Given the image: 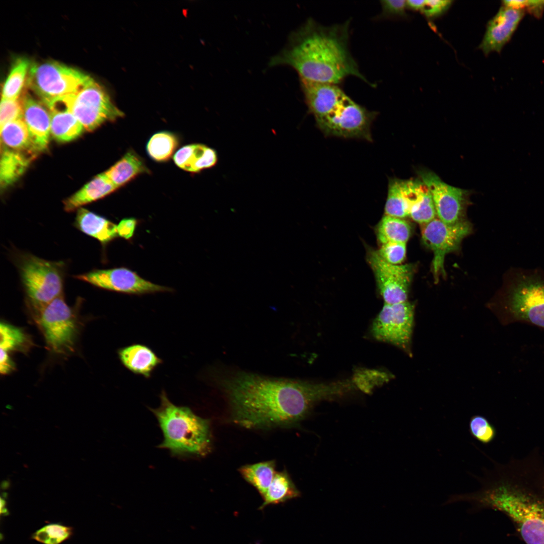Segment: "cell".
<instances>
[{
    "mask_svg": "<svg viewBox=\"0 0 544 544\" xmlns=\"http://www.w3.org/2000/svg\"><path fill=\"white\" fill-rule=\"evenodd\" d=\"M232 421L249 429L290 428L309 414L314 404L355 390L351 378L330 383L264 377L237 372L221 379Z\"/></svg>",
    "mask_w": 544,
    "mask_h": 544,
    "instance_id": "6da1fadb",
    "label": "cell"
},
{
    "mask_svg": "<svg viewBox=\"0 0 544 544\" xmlns=\"http://www.w3.org/2000/svg\"><path fill=\"white\" fill-rule=\"evenodd\" d=\"M470 501L474 511L491 509L511 520L526 544H544V462L510 460L488 472Z\"/></svg>",
    "mask_w": 544,
    "mask_h": 544,
    "instance_id": "7a4b0ae2",
    "label": "cell"
},
{
    "mask_svg": "<svg viewBox=\"0 0 544 544\" xmlns=\"http://www.w3.org/2000/svg\"><path fill=\"white\" fill-rule=\"evenodd\" d=\"M350 20L323 26L310 18L292 32L286 46L269 66L288 65L300 79L338 84L353 76L371 84L359 71L349 47Z\"/></svg>",
    "mask_w": 544,
    "mask_h": 544,
    "instance_id": "3957f363",
    "label": "cell"
},
{
    "mask_svg": "<svg viewBox=\"0 0 544 544\" xmlns=\"http://www.w3.org/2000/svg\"><path fill=\"white\" fill-rule=\"evenodd\" d=\"M160 399L159 406L150 409L163 435L159 447L174 455H207L211 448L209 420L197 416L187 406L175 405L163 390Z\"/></svg>",
    "mask_w": 544,
    "mask_h": 544,
    "instance_id": "277c9868",
    "label": "cell"
},
{
    "mask_svg": "<svg viewBox=\"0 0 544 544\" xmlns=\"http://www.w3.org/2000/svg\"><path fill=\"white\" fill-rule=\"evenodd\" d=\"M18 268L27 303L35 313L63 294L65 264L26 252L16 253Z\"/></svg>",
    "mask_w": 544,
    "mask_h": 544,
    "instance_id": "5b68a950",
    "label": "cell"
},
{
    "mask_svg": "<svg viewBox=\"0 0 544 544\" xmlns=\"http://www.w3.org/2000/svg\"><path fill=\"white\" fill-rule=\"evenodd\" d=\"M91 79L77 69L50 61L31 64L26 83L45 103L76 93Z\"/></svg>",
    "mask_w": 544,
    "mask_h": 544,
    "instance_id": "8992f818",
    "label": "cell"
},
{
    "mask_svg": "<svg viewBox=\"0 0 544 544\" xmlns=\"http://www.w3.org/2000/svg\"><path fill=\"white\" fill-rule=\"evenodd\" d=\"M35 314L50 351L59 355L74 351L79 331L77 309L66 304L63 294Z\"/></svg>",
    "mask_w": 544,
    "mask_h": 544,
    "instance_id": "52a82bcc",
    "label": "cell"
},
{
    "mask_svg": "<svg viewBox=\"0 0 544 544\" xmlns=\"http://www.w3.org/2000/svg\"><path fill=\"white\" fill-rule=\"evenodd\" d=\"M500 318L504 323L525 322L544 329V280L518 278L505 298Z\"/></svg>",
    "mask_w": 544,
    "mask_h": 544,
    "instance_id": "ba28073f",
    "label": "cell"
},
{
    "mask_svg": "<svg viewBox=\"0 0 544 544\" xmlns=\"http://www.w3.org/2000/svg\"><path fill=\"white\" fill-rule=\"evenodd\" d=\"M376 113L368 111L346 94L325 116L316 120L326 135L371 141V124Z\"/></svg>",
    "mask_w": 544,
    "mask_h": 544,
    "instance_id": "9c48e42d",
    "label": "cell"
},
{
    "mask_svg": "<svg viewBox=\"0 0 544 544\" xmlns=\"http://www.w3.org/2000/svg\"><path fill=\"white\" fill-rule=\"evenodd\" d=\"M414 318L415 305L410 302L384 303L373 322L372 334L375 339L392 344L412 357Z\"/></svg>",
    "mask_w": 544,
    "mask_h": 544,
    "instance_id": "30bf717a",
    "label": "cell"
},
{
    "mask_svg": "<svg viewBox=\"0 0 544 544\" xmlns=\"http://www.w3.org/2000/svg\"><path fill=\"white\" fill-rule=\"evenodd\" d=\"M71 110L84 129L88 131L124 116L105 90L92 79L78 92L72 95Z\"/></svg>",
    "mask_w": 544,
    "mask_h": 544,
    "instance_id": "8fae6325",
    "label": "cell"
},
{
    "mask_svg": "<svg viewBox=\"0 0 544 544\" xmlns=\"http://www.w3.org/2000/svg\"><path fill=\"white\" fill-rule=\"evenodd\" d=\"M424 243L433 251L432 270L435 280L445 276L444 259L446 255L458 249L462 240L471 231V225L467 220L454 224H447L437 217L421 225Z\"/></svg>",
    "mask_w": 544,
    "mask_h": 544,
    "instance_id": "7c38bea8",
    "label": "cell"
},
{
    "mask_svg": "<svg viewBox=\"0 0 544 544\" xmlns=\"http://www.w3.org/2000/svg\"><path fill=\"white\" fill-rule=\"evenodd\" d=\"M367 260L384 303L407 301L414 266L411 264H390L383 259L377 251L373 250H368Z\"/></svg>",
    "mask_w": 544,
    "mask_h": 544,
    "instance_id": "4fadbf2b",
    "label": "cell"
},
{
    "mask_svg": "<svg viewBox=\"0 0 544 544\" xmlns=\"http://www.w3.org/2000/svg\"><path fill=\"white\" fill-rule=\"evenodd\" d=\"M418 174L431 192L439 220L450 225L465 220L468 191L447 184L432 171L419 170Z\"/></svg>",
    "mask_w": 544,
    "mask_h": 544,
    "instance_id": "5bb4252c",
    "label": "cell"
},
{
    "mask_svg": "<svg viewBox=\"0 0 544 544\" xmlns=\"http://www.w3.org/2000/svg\"><path fill=\"white\" fill-rule=\"evenodd\" d=\"M74 278L101 289L130 294L142 295L171 290L169 288L148 281L124 267L94 269L75 276Z\"/></svg>",
    "mask_w": 544,
    "mask_h": 544,
    "instance_id": "9a60e30c",
    "label": "cell"
},
{
    "mask_svg": "<svg viewBox=\"0 0 544 544\" xmlns=\"http://www.w3.org/2000/svg\"><path fill=\"white\" fill-rule=\"evenodd\" d=\"M525 14V11L504 6L488 22L486 31L479 48L487 55L500 53L511 39Z\"/></svg>",
    "mask_w": 544,
    "mask_h": 544,
    "instance_id": "2e32d148",
    "label": "cell"
},
{
    "mask_svg": "<svg viewBox=\"0 0 544 544\" xmlns=\"http://www.w3.org/2000/svg\"><path fill=\"white\" fill-rule=\"evenodd\" d=\"M23 117L27 126L34 149L37 153L47 148L51 134V116L48 109L28 92L22 97Z\"/></svg>",
    "mask_w": 544,
    "mask_h": 544,
    "instance_id": "e0dca14e",
    "label": "cell"
},
{
    "mask_svg": "<svg viewBox=\"0 0 544 544\" xmlns=\"http://www.w3.org/2000/svg\"><path fill=\"white\" fill-rule=\"evenodd\" d=\"M71 95L52 100L44 103L51 116V134L60 142L75 140L84 128L71 110Z\"/></svg>",
    "mask_w": 544,
    "mask_h": 544,
    "instance_id": "ac0fdd59",
    "label": "cell"
},
{
    "mask_svg": "<svg viewBox=\"0 0 544 544\" xmlns=\"http://www.w3.org/2000/svg\"><path fill=\"white\" fill-rule=\"evenodd\" d=\"M300 82L308 111L315 120L327 114L345 95L337 84L302 79Z\"/></svg>",
    "mask_w": 544,
    "mask_h": 544,
    "instance_id": "d6986e66",
    "label": "cell"
},
{
    "mask_svg": "<svg viewBox=\"0 0 544 544\" xmlns=\"http://www.w3.org/2000/svg\"><path fill=\"white\" fill-rule=\"evenodd\" d=\"M122 365L132 373L150 378L163 361L149 347L142 344H132L118 350Z\"/></svg>",
    "mask_w": 544,
    "mask_h": 544,
    "instance_id": "ffe728a7",
    "label": "cell"
},
{
    "mask_svg": "<svg viewBox=\"0 0 544 544\" xmlns=\"http://www.w3.org/2000/svg\"><path fill=\"white\" fill-rule=\"evenodd\" d=\"M175 164L180 168L197 173L215 166L218 161L215 150L201 144L183 146L173 156Z\"/></svg>",
    "mask_w": 544,
    "mask_h": 544,
    "instance_id": "44dd1931",
    "label": "cell"
},
{
    "mask_svg": "<svg viewBox=\"0 0 544 544\" xmlns=\"http://www.w3.org/2000/svg\"><path fill=\"white\" fill-rule=\"evenodd\" d=\"M74 226L103 246L118 236L116 225L83 208L78 209Z\"/></svg>",
    "mask_w": 544,
    "mask_h": 544,
    "instance_id": "7402d4cb",
    "label": "cell"
},
{
    "mask_svg": "<svg viewBox=\"0 0 544 544\" xmlns=\"http://www.w3.org/2000/svg\"><path fill=\"white\" fill-rule=\"evenodd\" d=\"M414 193L413 179H391L385 206V215L402 219L409 217Z\"/></svg>",
    "mask_w": 544,
    "mask_h": 544,
    "instance_id": "603a6c76",
    "label": "cell"
},
{
    "mask_svg": "<svg viewBox=\"0 0 544 544\" xmlns=\"http://www.w3.org/2000/svg\"><path fill=\"white\" fill-rule=\"evenodd\" d=\"M117 188L104 173L100 174L66 198L63 202L64 209L66 212H73L83 206L106 196Z\"/></svg>",
    "mask_w": 544,
    "mask_h": 544,
    "instance_id": "cb8c5ba5",
    "label": "cell"
},
{
    "mask_svg": "<svg viewBox=\"0 0 544 544\" xmlns=\"http://www.w3.org/2000/svg\"><path fill=\"white\" fill-rule=\"evenodd\" d=\"M148 172L149 170L141 157L134 151L130 150L104 174L115 186L119 188L138 175Z\"/></svg>",
    "mask_w": 544,
    "mask_h": 544,
    "instance_id": "d4e9b609",
    "label": "cell"
},
{
    "mask_svg": "<svg viewBox=\"0 0 544 544\" xmlns=\"http://www.w3.org/2000/svg\"><path fill=\"white\" fill-rule=\"evenodd\" d=\"M35 155L4 147L0 164V182L5 188L16 182L24 173Z\"/></svg>",
    "mask_w": 544,
    "mask_h": 544,
    "instance_id": "484cf974",
    "label": "cell"
},
{
    "mask_svg": "<svg viewBox=\"0 0 544 544\" xmlns=\"http://www.w3.org/2000/svg\"><path fill=\"white\" fill-rule=\"evenodd\" d=\"M1 136L4 148L35 155L37 154L23 117L5 124L1 128Z\"/></svg>",
    "mask_w": 544,
    "mask_h": 544,
    "instance_id": "4316f807",
    "label": "cell"
},
{
    "mask_svg": "<svg viewBox=\"0 0 544 544\" xmlns=\"http://www.w3.org/2000/svg\"><path fill=\"white\" fill-rule=\"evenodd\" d=\"M300 495L288 472L286 470L276 472L265 494L263 502L258 509L262 510L270 505L284 503Z\"/></svg>",
    "mask_w": 544,
    "mask_h": 544,
    "instance_id": "83f0119b",
    "label": "cell"
},
{
    "mask_svg": "<svg viewBox=\"0 0 544 544\" xmlns=\"http://www.w3.org/2000/svg\"><path fill=\"white\" fill-rule=\"evenodd\" d=\"M276 462L268 460L246 464L238 469L243 478L253 486L263 497L276 473Z\"/></svg>",
    "mask_w": 544,
    "mask_h": 544,
    "instance_id": "f1b7e54d",
    "label": "cell"
},
{
    "mask_svg": "<svg viewBox=\"0 0 544 544\" xmlns=\"http://www.w3.org/2000/svg\"><path fill=\"white\" fill-rule=\"evenodd\" d=\"M411 231V225L405 220L385 215L376 227V234L381 244L389 242L406 243Z\"/></svg>",
    "mask_w": 544,
    "mask_h": 544,
    "instance_id": "f546056e",
    "label": "cell"
},
{
    "mask_svg": "<svg viewBox=\"0 0 544 544\" xmlns=\"http://www.w3.org/2000/svg\"><path fill=\"white\" fill-rule=\"evenodd\" d=\"M419 187L416 197L410 209L409 217L422 225L436 218L437 215L428 188L422 181Z\"/></svg>",
    "mask_w": 544,
    "mask_h": 544,
    "instance_id": "4dcf8cb0",
    "label": "cell"
},
{
    "mask_svg": "<svg viewBox=\"0 0 544 544\" xmlns=\"http://www.w3.org/2000/svg\"><path fill=\"white\" fill-rule=\"evenodd\" d=\"M30 64L25 58L17 59L4 84L2 99H16L19 98L25 81L27 79Z\"/></svg>",
    "mask_w": 544,
    "mask_h": 544,
    "instance_id": "1f68e13d",
    "label": "cell"
},
{
    "mask_svg": "<svg viewBox=\"0 0 544 544\" xmlns=\"http://www.w3.org/2000/svg\"><path fill=\"white\" fill-rule=\"evenodd\" d=\"M179 143L177 137L168 131H161L154 134L147 145V151L150 157L157 162H165L173 155Z\"/></svg>",
    "mask_w": 544,
    "mask_h": 544,
    "instance_id": "d6a6232c",
    "label": "cell"
},
{
    "mask_svg": "<svg viewBox=\"0 0 544 544\" xmlns=\"http://www.w3.org/2000/svg\"><path fill=\"white\" fill-rule=\"evenodd\" d=\"M468 430L471 436L483 444L491 443L497 435L495 427L486 417L479 415L471 417Z\"/></svg>",
    "mask_w": 544,
    "mask_h": 544,
    "instance_id": "836d02e7",
    "label": "cell"
},
{
    "mask_svg": "<svg viewBox=\"0 0 544 544\" xmlns=\"http://www.w3.org/2000/svg\"><path fill=\"white\" fill-rule=\"evenodd\" d=\"M71 527L59 524L46 525L37 530L32 538L44 544H59L72 534Z\"/></svg>",
    "mask_w": 544,
    "mask_h": 544,
    "instance_id": "e575fe53",
    "label": "cell"
},
{
    "mask_svg": "<svg viewBox=\"0 0 544 544\" xmlns=\"http://www.w3.org/2000/svg\"><path fill=\"white\" fill-rule=\"evenodd\" d=\"M1 350L8 353L22 347L26 343L25 334L19 329L6 323L0 326Z\"/></svg>",
    "mask_w": 544,
    "mask_h": 544,
    "instance_id": "d590c367",
    "label": "cell"
},
{
    "mask_svg": "<svg viewBox=\"0 0 544 544\" xmlns=\"http://www.w3.org/2000/svg\"><path fill=\"white\" fill-rule=\"evenodd\" d=\"M406 244L386 243L381 244L380 248L376 251L378 255L386 262L392 264H401L406 256Z\"/></svg>",
    "mask_w": 544,
    "mask_h": 544,
    "instance_id": "8d00e7d4",
    "label": "cell"
},
{
    "mask_svg": "<svg viewBox=\"0 0 544 544\" xmlns=\"http://www.w3.org/2000/svg\"><path fill=\"white\" fill-rule=\"evenodd\" d=\"M21 98L16 99H2L0 107L1 128L6 123L23 117Z\"/></svg>",
    "mask_w": 544,
    "mask_h": 544,
    "instance_id": "74e56055",
    "label": "cell"
},
{
    "mask_svg": "<svg viewBox=\"0 0 544 544\" xmlns=\"http://www.w3.org/2000/svg\"><path fill=\"white\" fill-rule=\"evenodd\" d=\"M382 7L381 17L391 18L395 17H406L405 8L407 7L406 1L404 0H387L380 2Z\"/></svg>",
    "mask_w": 544,
    "mask_h": 544,
    "instance_id": "f35d334b",
    "label": "cell"
},
{
    "mask_svg": "<svg viewBox=\"0 0 544 544\" xmlns=\"http://www.w3.org/2000/svg\"><path fill=\"white\" fill-rule=\"evenodd\" d=\"M453 1L447 0H428L425 1L424 7L421 12L429 19L438 17L445 12L451 7Z\"/></svg>",
    "mask_w": 544,
    "mask_h": 544,
    "instance_id": "ab89813d",
    "label": "cell"
},
{
    "mask_svg": "<svg viewBox=\"0 0 544 544\" xmlns=\"http://www.w3.org/2000/svg\"><path fill=\"white\" fill-rule=\"evenodd\" d=\"M137 221L134 218L122 220L117 225L118 236L126 239L130 238L133 235Z\"/></svg>",
    "mask_w": 544,
    "mask_h": 544,
    "instance_id": "60d3db41",
    "label": "cell"
},
{
    "mask_svg": "<svg viewBox=\"0 0 544 544\" xmlns=\"http://www.w3.org/2000/svg\"><path fill=\"white\" fill-rule=\"evenodd\" d=\"M524 10L540 18L544 12V1H525Z\"/></svg>",
    "mask_w": 544,
    "mask_h": 544,
    "instance_id": "b9f144b4",
    "label": "cell"
},
{
    "mask_svg": "<svg viewBox=\"0 0 544 544\" xmlns=\"http://www.w3.org/2000/svg\"><path fill=\"white\" fill-rule=\"evenodd\" d=\"M14 368V365L8 353L1 350L0 371L2 374H7Z\"/></svg>",
    "mask_w": 544,
    "mask_h": 544,
    "instance_id": "7bdbcfd3",
    "label": "cell"
},
{
    "mask_svg": "<svg viewBox=\"0 0 544 544\" xmlns=\"http://www.w3.org/2000/svg\"><path fill=\"white\" fill-rule=\"evenodd\" d=\"M425 3V1L409 0L406 1L407 7L415 10L422 11Z\"/></svg>",
    "mask_w": 544,
    "mask_h": 544,
    "instance_id": "ee69618b",
    "label": "cell"
},
{
    "mask_svg": "<svg viewBox=\"0 0 544 544\" xmlns=\"http://www.w3.org/2000/svg\"><path fill=\"white\" fill-rule=\"evenodd\" d=\"M1 513H5L6 512H7V509H6L5 507V502L4 499H1Z\"/></svg>",
    "mask_w": 544,
    "mask_h": 544,
    "instance_id": "f6af8a7d",
    "label": "cell"
}]
</instances>
